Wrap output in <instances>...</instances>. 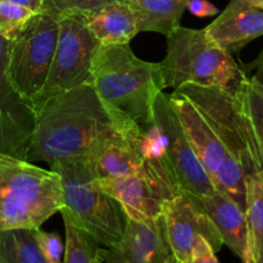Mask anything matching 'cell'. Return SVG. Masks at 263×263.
Instances as JSON below:
<instances>
[{"instance_id": "1", "label": "cell", "mask_w": 263, "mask_h": 263, "mask_svg": "<svg viewBox=\"0 0 263 263\" xmlns=\"http://www.w3.org/2000/svg\"><path fill=\"white\" fill-rule=\"evenodd\" d=\"M35 130L26 161L57 162L85 158L100 144L141 131L118 118L100 100L91 84L49 98L35 107Z\"/></svg>"}, {"instance_id": "2", "label": "cell", "mask_w": 263, "mask_h": 263, "mask_svg": "<svg viewBox=\"0 0 263 263\" xmlns=\"http://www.w3.org/2000/svg\"><path fill=\"white\" fill-rule=\"evenodd\" d=\"M90 84L110 112L141 130L153 122L154 103L166 89L159 63L138 58L128 44H100Z\"/></svg>"}, {"instance_id": "3", "label": "cell", "mask_w": 263, "mask_h": 263, "mask_svg": "<svg viewBox=\"0 0 263 263\" xmlns=\"http://www.w3.org/2000/svg\"><path fill=\"white\" fill-rule=\"evenodd\" d=\"M63 207L57 172L0 153V231L40 229Z\"/></svg>"}, {"instance_id": "4", "label": "cell", "mask_w": 263, "mask_h": 263, "mask_svg": "<svg viewBox=\"0 0 263 263\" xmlns=\"http://www.w3.org/2000/svg\"><path fill=\"white\" fill-rule=\"evenodd\" d=\"M164 87L184 84L216 86L241 94L248 77L233 55L208 37L204 28L179 27L167 36V54L159 62Z\"/></svg>"}, {"instance_id": "5", "label": "cell", "mask_w": 263, "mask_h": 263, "mask_svg": "<svg viewBox=\"0 0 263 263\" xmlns=\"http://www.w3.org/2000/svg\"><path fill=\"white\" fill-rule=\"evenodd\" d=\"M50 170L59 175L64 210L102 248L120 243L127 225V215L115 198L104 192L91 175L84 158L57 162Z\"/></svg>"}, {"instance_id": "6", "label": "cell", "mask_w": 263, "mask_h": 263, "mask_svg": "<svg viewBox=\"0 0 263 263\" xmlns=\"http://www.w3.org/2000/svg\"><path fill=\"white\" fill-rule=\"evenodd\" d=\"M175 91L186 97L195 105L228 154L243 164L247 174L262 172L248 118L241 104V94L234 95L221 87L194 84H184Z\"/></svg>"}, {"instance_id": "7", "label": "cell", "mask_w": 263, "mask_h": 263, "mask_svg": "<svg viewBox=\"0 0 263 263\" xmlns=\"http://www.w3.org/2000/svg\"><path fill=\"white\" fill-rule=\"evenodd\" d=\"M58 33L59 23L55 18L36 13L22 32L9 40L8 77L32 105L48 79Z\"/></svg>"}, {"instance_id": "8", "label": "cell", "mask_w": 263, "mask_h": 263, "mask_svg": "<svg viewBox=\"0 0 263 263\" xmlns=\"http://www.w3.org/2000/svg\"><path fill=\"white\" fill-rule=\"evenodd\" d=\"M58 23V40L50 71L33 108L54 95L90 84L92 58L100 43L89 30L82 14L67 15Z\"/></svg>"}, {"instance_id": "9", "label": "cell", "mask_w": 263, "mask_h": 263, "mask_svg": "<svg viewBox=\"0 0 263 263\" xmlns=\"http://www.w3.org/2000/svg\"><path fill=\"white\" fill-rule=\"evenodd\" d=\"M145 163L146 168L141 174L97 180L107 194L121 203L130 220L146 221L159 217L164 203L182 192L163 163Z\"/></svg>"}, {"instance_id": "10", "label": "cell", "mask_w": 263, "mask_h": 263, "mask_svg": "<svg viewBox=\"0 0 263 263\" xmlns=\"http://www.w3.org/2000/svg\"><path fill=\"white\" fill-rule=\"evenodd\" d=\"M153 121L161 126L164 135L166 163L182 192L197 197L210 194L215 190L211 177L190 146L179 118L172 108L168 95L161 94L154 103Z\"/></svg>"}, {"instance_id": "11", "label": "cell", "mask_w": 263, "mask_h": 263, "mask_svg": "<svg viewBox=\"0 0 263 263\" xmlns=\"http://www.w3.org/2000/svg\"><path fill=\"white\" fill-rule=\"evenodd\" d=\"M162 217L167 238L179 263L190 262L198 236H203L215 252L223 246L220 234L197 195L181 192L168 199L162 208Z\"/></svg>"}, {"instance_id": "12", "label": "cell", "mask_w": 263, "mask_h": 263, "mask_svg": "<svg viewBox=\"0 0 263 263\" xmlns=\"http://www.w3.org/2000/svg\"><path fill=\"white\" fill-rule=\"evenodd\" d=\"M9 40L0 36V153L26 159L35 130L32 103L12 85L7 73Z\"/></svg>"}, {"instance_id": "13", "label": "cell", "mask_w": 263, "mask_h": 263, "mask_svg": "<svg viewBox=\"0 0 263 263\" xmlns=\"http://www.w3.org/2000/svg\"><path fill=\"white\" fill-rule=\"evenodd\" d=\"M102 263H179L166 233L162 215L153 220H127L120 243L99 249Z\"/></svg>"}, {"instance_id": "14", "label": "cell", "mask_w": 263, "mask_h": 263, "mask_svg": "<svg viewBox=\"0 0 263 263\" xmlns=\"http://www.w3.org/2000/svg\"><path fill=\"white\" fill-rule=\"evenodd\" d=\"M204 31L221 49L233 55L263 35V9L246 0H231Z\"/></svg>"}, {"instance_id": "15", "label": "cell", "mask_w": 263, "mask_h": 263, "mask_svg": "<svg viewBox=\"0 0 263 263\" xmlns=\"http://www.w3.org/2000/svg\"><path fill=\"white\" fill-rule=\"evenodd\" d=\"M168 98L190 146L207 171L208 176L212 177L221 161L228 156L225 146L186 97L174 91Z\"/></svg>"}, {"instance_id": "16", "label": "cell", "mask_w": 263, "mask_h": 263, "mask_svg": "<svg viewBox=\"0 0 263 263\" xmlns=\"http://www.w3.org/2000/svg\"><path fill=\"white\" fill-rule=\"evenodd\" d=\"M143 131V130H141ZM141 131L116 136L84 158L85 164L97 180L141 174L146 163L139 149Z\"/></svg>"}, {"instance_id": "17", "label": "cell", "mask_w": 263, "mask_h": 263, "mask_svg": "<svg viewBox=\"0 0 263 263\" xmlns=\"http://www.w3.org/2000/svg\"><path fill=\"white\" fill-rule=\"evenodd\" d=\"M199 198L208 217L220 234L222 243L241 261L251 258L247 218L240 207L230 197L216 189Z\"/></svg>"}, {"instance_id": "18", "label": "cell", "mask_w": 263, "mask_h": 263, "mask_svg": "<svg viewBox=\"0 0 263 263\" xmlns=\"http://www.w3.org/2000/svg\"><path fill=\"white\" fill-rule=\"evenodd\" d=\"M85 22L102 45L130 44L139 33L135 12L126 2H117L84 13Z\"/></svg>"}, {"instance_id": "19", "label": "cell", "mask_w": 263, "mask_h": 263, "mask_svg": "<svg viewBox=\"0 0 263 263\" xmlns=\"http://www.w3.org/2000/svg\"><path fill=\"white\" fill-rule=\"evenodd\" d=\"M135 12L139 32H158L167 37L180 26L187 0H127Z\"/></svg>"}, {"instance_id": "20", "label": "cell", "mask_w": 263, "mask_h": 263, "mask_svg": "<svg viewBox=\"0 0 263 263\" xmlns=\"http://www.w3.org/2000/svg\"><path fill=\"white\" fill-rule=\"evenodd\" d=\"M246 218L252 263H263V172L247 176Z\"/></svg>"}, {"instance_id": "21", "label": "cell", "mask_w": 263, "mask_h": 263, "mask_svg": "<svg viewBox=\"0 0 263 263\" xmlns=\"http://www.w3.org/2000/svg\"><path fill=\"white\" fill-rule=\"evenodd\" d=\"M35 230L12 229L0 231V263H46Z\"/></svg>"}, {"instance_id": "22", "label": "cell", "mask_w": 263, "mask_h": 263, "mask_svg": "<svg viewBox=\"0 0 263 263\" xmlns=\"http://www.w3.org/2000/svg\"><path fill=\"white\" fill-rule=\"evenodd\" d=\"M66 230V246L62 263H100V246L80 228L64 208L61 210Z\"/></svg>"}, {"instance_id": "23", "label": "cell", "mask_w": 263, "mask_h": 263, "mask_svg": "<svg viewBox=\"0 0 263 263\" xmlns=\"http://www.w3.org/2000/svg\"><path fill=\"white\" fill-rule=\"evenodd\" d=\"M247 176L248 174L243 164L228 154L211 177L215 189L230 197L244 213L247 208Z\"/></svg>"}, {"instance_id": "24", "label": "cell", "mask_w": 263, "mask_h": 263, "mask_svg": "<svg viewBox=\"0 0 263 263\" xmlns=\"http://www.w3.org/2000/svg\"><path fill=\"white\" fill-rule=\"evenodd\" d=\"M241 104L249 122L252 138L263 172V87L254 77L247 80L241 92Z\"/></svg>"}, {"instance_id": "25", "label": "cell", "mask_w": 263, "mask_h": 263, "mask_svg": "<svg viewBox=\"0 0 263 263\" xmlns=\"http://www.w3.org/2000/svg\"><path fill=\"white\" fill-rule=\"evenodd\" d=\"M117 2L127 3V0H44L39 13H44L59 21L67 15L84 14Z\"/></svg>"}, {"instance_id": "26", "label": "cell", "mask_w": 263, "mask_h": 263, "mask_svg": "<svg viewBox=\"0 0 263 263\" xmlns=\"http://www.w3.org/2000/svg\"><path fill=\"white\" fill-rule=\"evenodd\" d=\"M36 13L22 5L0 2V36L7 40L17 37Z\"/></svg>"}, {"instance_id": "27", "label": "cell", "mask_w": 263, "mask_h": 263, "mask_svg": "<svg viewBox=\"0 0 263 263\" xmlns=\"http://www.w3.org/2000/svg\"><path fill=\"white\" fill-rule=\"evenodd\" d=\"M36 239L46 263H62L64 256V244L57 234L46 233L41 229L35 230Z\"/></svg>"}, {"instance_id": "28", "label": "cell", "mask_w": 263, "mask_h": 263, "mask_svg": "<svg viewBox=\"0 0 263 263\" xmlns=\"http://www.w3.org/2000/svg\"><path fill=\"white\" fill-rule=\"evenodd\" d=\"M190 263H220L212 246L203 236H198L193 248Z\"/></svg>"}, {"instance_id": "29", "label": "cell", "mask_w": 263, "mask_h": 263, "mask_svg": "<svg viewBox=\"0 0 263 263\" xmlns=\"http://www.w3.org/2000/svg\"><path fill=\"white\" fill-rule=\"evenodd\" d=\"M186 9L193 15L199 18L211 17V15H216L220 12L218 8L208 0H187Z\"/></svg>"}, {"instance_id": "30", "label": "cell", "mask_w": 263, "mask_h": 263, "mask_svg": "<svg viewBox=\"0 0 263 263\" xmlns=\"http://www.w3.org/2000/svg\"><path fill=\"white\" fill-rule=\"evenodd\" d=\"M0 2L14 3V4L22 5V7L28 8V9H31L32 12H35V13L40 12L41 7H43V4H44V0H0Z\"/></svg>"}, {"instance_id": "31", "label": "cell", "mask_w": 263, "mask_h": 263, "mask_svg": "<svg viewBox=\"0 0 263 263\" xmlns=\"http://www.w3.org/2000/svg\"><path fill=\"white\" fill-rule=\"evenodd\" d=\"M254 79L257 80L259 85L263 87V51L261 53V55L258 57V61H257V71L256 74H254Z\"/></svg>"}, {"instance_id": "32", "label": "cell", "mask_w": 263, "mask_h": 263, "mask_svg": "<svg viewBox=\"0 0 263 263\" xmlns=\"http://www.w3.org/2000/svg\"><path fill=\"white\" fill-rule=\"evenodd\" d=\"M249 4H252L253 7L259 8V9H263V0H246Z\"/></svg>"}, {"instance_id": "33", "label": "cell", "mask_w": 263, "mask_h": 263, "mask_svg": "<svg viewBox=\"0 0 263 263\" xmlns=\"http://www.w3.org/2000/svg\"><path fill=\"white\" fill-rule=\"evenodd\" d=\"M243 263H252V259L248 258V259H244V261H241Z\"/></svg>"}, {"instance_id": "34", "label": "cell", "mask_w": 263, "mask_h": 263, "mask_svg": "<svg viewBox=\"0 0 263 263\" xmlns=\"http://www.w3.org/2000/svg\"><path fill=\"white\" fill-rule=\"evenodd\" d=\"M186 263H190V262H186Z\"/></svg>"}, {"instance_id": "35", "label": "cell", "mask_w": 263, "mask_h": 263, "mask_svg": "<svg viewBox=\"0 0 263 263\" xmlns=\"http://www.w3.org/2000/svg\"><path fill=\"white\" fill-rule=\"evenodd\" d=\"M100 263H102V262H100Z\"/></svg>"}]
</instances>
